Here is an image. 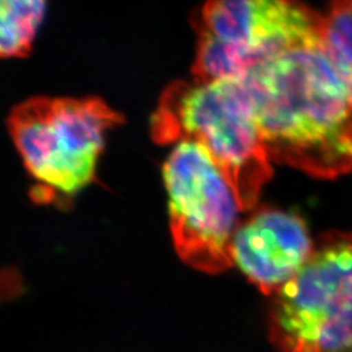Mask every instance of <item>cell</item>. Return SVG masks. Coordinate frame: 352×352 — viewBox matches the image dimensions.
Segmentation results:
<instances>
[{
    "label": "cell",
    "mask_w": 352,
    "mask_h": 352,
    "mask_svg": "<svg viewBox=\"0 0 352 352\" xmlns=\"http://www.w3.org/2000/svg\"><path fill=\"white\" fill-rule=\"evenodd\" d=\"M320 13L299 0H208L197 19L195 80H239L320 34Z\"/></svg>",
    "instance_id": "obj_4"
},
{
    "label": "cell",
    "mask_w": 352,
    "mask_h": 352,
    "mask_svg": "<svg viewBox=\"0 0 352 352\" xmlns=\"http://www.w3.org/2000/svg\"><path fill=\"white\" fill-rule=\"evenodd\" d=\"M270 340L278 352H352V234L330 232L274 294Z\"/></svg>",
    "instance_id": "obj_5"
},
{
    "label": "cell",
    "mask_w": 352,
    "mask_h": 352,
    "mask_svg": "<svg viewBox=\"0 0 352 352\" xmlns=\"http://www.w3.org/2000/svg\"><path fill=\"white\" fill-rule=\"evenodd\" d=\"M120 120L97 97H33L16 104L7 128L33 182L32 200L62 206L87 188L106 135Z\"/></svg>",
    "instance_id": "obj_3"
},
{
    "label": "cell",
    "mask_w": 352,
    "mask_h": 352,
    "mask_svg": "<svg viewBox=\"0 0 352 352\" xmlns=\"http://www.w3.org/2000/svg\"><path fill=\"white\" fill-rule=\"evenodd\" d=\"M243 78L272 162L322 179L352 173V94L320 34Z\"/></svg>",
    "instance_id": "obj_1"
},
{
    "label": "cell",
    "mask_w": 352,
    "mask_h": 352,
    "mask_svg": "<svg viewBox=\"0 0 352 352\" xmlns=\"http://www.w3.org/2000/svg\"><path fill=\"white\" fill-rule=\"evenodd\" d=\"M164 179L180 258L210 274L231 267L239 204L209 153L193 141L176 142L164 162Z\"/></svg>",
    "instance_id": "obj_6"
},
{
    "label": "cell",
    "mask_w": 352,
    "mask_h": 352,
    "mask_svg": "<svg viewBox=\"0 0 352 352\" xmlns=\"http://www.w3.org/2000/svg\"><path fill=\"white\" fill-rule=\"evenodd\" d=\"M46 7L47 0H0V59L32 51Z\"/></svg>",
    "instance_id": "obj_8"
},
{
    "label": "cell",
    "mask_w": 352,
    "mask_h": 352,
    "mask_svg": "<svg viewBox=\"0 0 352 352\" xmlns=\"http://www.w3.org/2000/svg\"><path fill=\"white\" fill-rule=\"evenodd\" d=\"M151 136L164 145L180 141L201 145L230 183L240 210L254 208L273 175L244 78L173 84L151 116Z\"/></svg>",
    "instance_id": "obj_2"
},
{
    "label": "cell",
    "mask_w": 352,
    "mask_h": 352,
    "mask_svg": "<svg viewBox=\"0 0 352 352\" xmlns=\"http://www.w3.org/2000/svg\"><path fill=\"white\" fill-rule=\"evenodd\" d=\"M314 247L298 215L263 210L235 231L231 257L263 294L272 295L298 274Z\"/></svg>",
    "instance_id": "obj_7"
},
{
    "label": "cell",
    "mask_w": 352,
    "mask_h": 352,
    "mask_svg": "<svg viewBox=\"0 0 352 352\" xmlns=\"http://www.w3.org/2000/svg\"><path fill=\"white\" fill-rule=\"evenodd\" d=\"M320 39L352 94V0H330L320 17Z\"/></svg>",
    "instance_id": "obj_9"
}]
</instances>
